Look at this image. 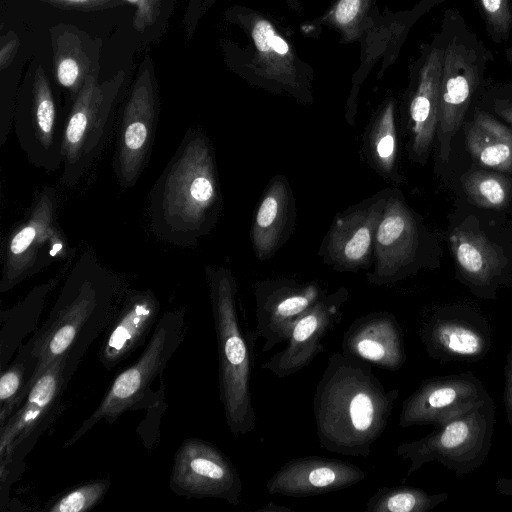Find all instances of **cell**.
Segmentation results:
<instances>
[{
  "instance_id": "1",
  "label": "cell",
  "mask_w": 512,
  "mask_h": 512,
  "mask_svg": "<svg viewBox=\"0 0 512 512\" xmlns=\"http://www.w3.org/2000/svg\"><path fill=\"white\" fill-rule=\"evenodd\" d=\"M122 278L83 252L72 266L48 317L27 341L37 360L34 382L54 361L68 360L72 374L110 325L127 293Z\"/></svg>"
},
{
  "instance_id": "2",
  "label": "cell",
  "mask_w": 512,
  "mask_h": 512,
  "mask_svg": "<svg viewBox=\"0 0 512 512\" xmlns=\"http://www.w3.org/2000/svg\"><path fill=\"white\" fill-rule=\"evenodd\" d=\"M398 396L397 389L384 387L371 364L332 353L313 398L321 447L344 456L368 457Z\"/></svg>"
},
{
  "instance_id": "3",
  "label": "cell",
  "mask_w": 512,
  "mask_h": 512,
  "mask_svg": "<svg viewBox=\"0 0 512 512\" xmlns=\"http://www.w3.org/2000/svg\"><path fill=\"white\" fill-rule=\"evenodd\" d=\"M220 207L212 146L202 131L190 129L151 189V228L167 243L193 246L213 229Z\"/></svg>"
},
{
  "instance_id": "4",
  "label": "cell",
  "mask_w": 512,
  "mask_h": 512,
  "mask_svg": "<svg viewBox=\"0 0 512 512\" xmlns=\"http://www.w3.org/2000/svg\"><path fill=\"white\" fill-rule=\"evenodd\" d=\"M223 17L242 35L241 41L219 40L224 61L232 72L267 91L312 102L313 70L270 16L236 4L228 7Z\"/></svg>"
},
{
  "instance_id": "5",
  "label": "cell",
  "mask_w": 512,
  "mask_h": 512,
  "mask_svg": "<svg viewBox=\"0 0 512 512\" xmlns=\"http://www.w3.org/2000/svg\"><path fill=\"white\" fill-rule=\"evenodd\" d=\"M437 34L442 46L437 157L447 164L454 138L485 87L493 55L457 9L444 10Z\"/></svg>"
},
{
  "instance_id": "6",
  "label": "cell",
  "mask_w": 512,
  "mask_h": 512,
  "mask_svg": "<svg viewBox=\"0 0 512 512\" xmlns=\"http://www.w3.org/2000/svg\"><path fill=\"white\" fill-rule=\"evenodd\" d=\"M205 273L218 348L220 400L229 431L243 436L254 430L255 412L250 390L251 354L239 323L237 285L226 267L205 266Z\"/></svg>"
},
{
  "instance_id": "7",
  "label": "cell",
  "mask_w": 512,
  "mask_h": 512,
  "mask_svg": "<svg viewBox=\"0 0 512 512\" xmlns=\"http://www.w3.org/2000/svg\"><path fill=\"white\" fill-rule=\"evenodd\" d=\"M450 216L447 241L457 280L475 297L496 300L512 284V227H501L460 200Z\"/></svg>"
},
{
  "instance_id": "8",
  "label": "cell",
  "mask_w": 512,
  "mask_h": 512,
  "mask_svg": "<svg viewBox=\"0 0 512 512\" xmlns=\"http://www.w3.org/2000/svg\"><path fill=\"white\" fill-rule=\"evenodd\" d=\"M74 254L58 221L57 191L45 186L3 242L0 292L12 290L50 265L70 260Z\"/></svg>"
},
{
  "instance_id": "9",
  "label": "cell",
  "mask_w": 512,
  "mask_h": 512,
  "mask_svg": "<svg viewBox=\"0 0 512 512\" xmlns=\"http://www.w3.org/2000/svg\"><path fill=\"white\" fill-rule=\"evenodd\" d=\"M126 81L124 70L90 75L66 112L61 183L75 185L99 157Z\"/></svg>"
},
{
  "instance_id": "10",
  "label": "cell",
  "mask_w": 512,
  "mask_h": 512,
  "mask_svg": "<svg viewBox=\"0 0 512 512\" xmlns=\"http://www.w3.org/2000/svg\"><path fill=\"white\" fill-rule=\"evenodd\" d=\"M184 308L165 311L135 363L120 372L112 381L95 411L81 424L65 447L80 440L99 421L113 424L123 413L144 402L150 386L160 377L170 358L185 337Z\"/></svg>"
},
{
  "instance_id": "11",
  "label": "cell",
  "mask_w": 512,
  "mask_h": 512,
  "mask_svg": "<svg viewBox=\"0 0 512 512\" xmlns=\"http://www.w3.org/2000/svg\"><path fill=\"white\" fill-rule=\"evenodd\" d=\"M375 267L367 275L370 283L385 285L415 274L421 268L440 265L442 249L421 218L401 194H389L377 227L374 243Z\"/></svg>"
},
{
  "instance_id": "12",
  "label": "cell",
  "mask_w": 512,
  "mask_h": 512,
  "mask_svg": "<svg viewBox=\"0 0 512 512\" xmlns=\"http://www.w3.org/2000/svg\"><path fill=\"white\" fill-rule=\"evenodd\" d=\"M495 416L496 408L490 396L482 405L437 426L428 435L398 445L397 455L410 461L407 476L432 461L459 476L473 472L490 452Z\"/></svg>"
},
{
  "instance_id": "13",
  "label": "cell",
  "mask_w": 512,
  "mask_h": 512,
  "mask_svg": "<svg viewBox=\"0 0 512 512\" xmlns=\"http://www.w3.org/2000/svg\"><path fill=\"white\" fill-rule=\"evenodd\" d=\"M66 115L41 64L24 80L13 113L14 133L28 162L47 173L62 167Z\"/></svg>"
},
{
  "instance_id": "14",
  "label": "cell",
  "mask_w": 512,
  "mask_h": 512,
  "mask_svg": "<svg viewBox=\"0 0 512 512\" xmlns=\"http://www.w3.org/2000/svg\"><path fill=\"white\" fill-rule=\"evenodd\" d=\"M159 111L155 66L151 56L146 55L138 65L116 134L113 168L123 188H131L136 184L148 162Z\"/></svg>"
},
{
  "instance_id": "15",
  "label": "cell",
  "mask_w": 512,
  "mask_h": 512,
  "mask_svg": "<svg viewBox=\"0 0 512 512\" xmlns=\"http://www.w3.org/2000/svg\"><path fill=\"white\" fill-rule=\"evenodd\" d=\"M66 358L54 361L34 382L21 407L0 427V475L9 480L16 461L23 457L31 439L56 416L60 399L72 378Z\"/></svg>"
},
{
  "instance_id": "16",
  "label": "cell",
  "mask_w": 512,
  "mask_h": 512,
  "mask_svg": "<svg viewBox=\"0 0 512 512\" xmlns=\"http://www.w3.org/2000/svg\"><path fill=\"white\" fill-rule=\"evenodd\" d=\"M170 489L188 498H217L240 503L243 484L230 459L215 445L198 438L184 440L174 455Z\"/></svg>"
},
{
  "instance_id": "17",
  "label": "cell",
  "mask_w": 512,
  "mask_h": 512,
  "mask_svg": "<svg viewBox=\"0 0 512 512\" xmlns=\"http://www.w3.org/2000/svg\"><path fill=\"white\" fill-rule=\"evenodd\" d=\"M489 397L471 372L428 378L404 400L399 425L437 427L482 405Z\"/></svg>"
},
{
  "instance_id": "18",
  "label": "cell",
  "mask_w": 512,
  "mask_h": 512,
  "mask_svg": "<svg viewBox=\"0 0 512 512\" xmlns=\"http://www.w3.org/2000/svg\"><path fill=\"white\" fill-rule=\"evenodd\" d=\"M442 46L438 34L420 47L411 66L407 95L409 156L421 165L427 163L436 138L439 106Z\"/></svg>"
},
{
  "instance_id": "19",
  "label": "cell",
  "mask_w": 512,
  "mask_h": 512,
  "mask_svg": "<svg viewBox=\"0 0 512 512\" xmlns=\"http://www.w3.org/2000/svg\"><path fill=\"white\" fill-rule=\"evenodd\" d=\"M421 341L430 358L442 362H476L490 351L488 321L468 306L441 307L421 329Z\"/></svg>"
},
{
  "instance_id": "20",
  "label": "cell",
  "mask_w": 512,
  "mask_h": 512,
  "mask_svg": "<svg viewBox=\"0 0 512 512\" xmlns=\"http://www.w3.org/2000/svg\"><path fill=\"white\" fill-rule=\"evenodd\" d=\"M348 291L342 287L324 294L293 326L285 348L262 364V369L285 378L308 366L323 351L322 340L342 316Z\"/></svg>"
},
{
  "instance_id": "21",
  "label": "cell",
  "mask_w": 512,
  "mask_h": 512,
  "mask_svg": "<svg viewBox=\"0 0 512 512\" xmlns=\"http://www.w3.org/2000/svg\"><path fill=\"white\" fill-rule=\"evenodd\" d=\"M256 329L264 339L262 352L287 341L296 321L323 295L317 283L281 279L260 282L254 289Z\"/></svg>"
},
{
  "instance_id": "22",
  "label": "cell",
  "mask_w": 512,
  "mask_h": 512,
  "mask_svg": "<svg viewBox=\"0 0 512 512\" xmlns=\"http://www.w3.org/2000/svg\"><path fill=\"white\" fill-rule=\"evenodd\" d=\"M388 195L371 198L335 219L324 249V259L335 269L356 271L368 265Z\"/></svg>"
},
{
  "instance_id": "23",
  "label": "cell",
  "mask_w": 512,
  "mask_h": 512,
  "mask_svg": "<svg viewBox=\"0 0 512 512\" xmlns=\"http://www.w3.org/2000/svg\"><path fill=\"white\" fill-rule=\"evenodd\" d=\"M366 477L353 463L318 456L300 457L283 464L267 481L269 494L312 497L351 487Z\"/></svg>"
},
{
  "instance_id": "24",
  "label": "cell",
  "mask_w": 512,
  "mask_h": 512,
  "mask_svg": "<svg viewBox=\"0 0 512 512\" xmlns=\"http://www.w3.org/2000/svg\"><path fill=\"white\" fill-rule=\"evenodd\" d=\"M160 309V301L151 289L127 291L99 348V360L106 370H112L145 344L159 320Z\"/></svg>"
},
{
  "instance_id": "25",
  "label": "cell",
  "mask_w": 512,
  "mask_h": 512,
  "mask_svg": "<svg viewBox=\"0 0 512 512\" xmlns=\"http://www.w3.org/2000/svg\"><path fill=\"white\" fill-rule=\"evenodd\" d=\"M446 1L419 0L409 9L388 12L383 16L375 15L373 11L360 38L361 61L353 77L352 94H357L359 84L378 61L383 64L381 72L389 67L396 60L411 28L417 21Z\"/></svg>"
},
{
  "instance_id": "26",
  "label": "cell",
  "mask_w": 512,
  "mask_h": 512,
  "mask_svg": "<svg viewBox=\"0 0 512 512\" xmlns=\"http://www.w3.org/2000/svg\"><path fill=\"white\" fill-rule=\"evenodd\" d=\"M342 353L382 369L396 371L406 361L401 327L388 312H372L355 319L345 331Z\"/></svg>"
},
{
  "instance_id": "27",
  "label": "cell",
  "mask_w": 512,
  "mask_h": 512,
  "mask_svg": "<svg viewBox=\"0 0 512 512\" xmlns=\"http://www.w3.org/2000/svg\"><path fill=\"white\" fill-rule=\"evenodd\" d=\"M53 72L69 96L70 105L90 75H99L102 41L77 26L59 23L49 28Z\"/></svg>"
},
{
  "instance_id": "28",
  "label": "cell",
  "mask_w": 512,
  "mask_h": 512,
  "mask_svg": "<svg viewBox=\"0 0 512 512\" xmlns=\"http://www.w3.org/2000/svg\"><path fill=\"white\" fill-rule=\"evenodd\" d=\"M462 128L474 164L512 174V126L474 106Z\"/></svg>"
},
{
  "instance_id": "29",
  "label": "cell",
  "mask_w": 512,
  "mask_h": 512,
  "mask_svg": "<svg viewBox=\"0 0 512 512\" xmlns=\"http://www.w3.org/2000/svg\"><path fill=\"white\" fill-rule=\"evenodd\" d=\"M291 200L286 179L273 178L258 206L251 231L253 247L260 260L271 257L281 245L291 221Z\"/></svg>"
},
{
  "instance_id": "30",
  "label": "cell",
  "mask_w": 512,
  "mask_h": 512,
  "mask_svg": "<svg viewBox=\"0 0 512 512\" xmlns=\"http://www.w3.org/2000/svg\"><path fill=\"white\" fill-rule=\"evenodd\" d=\"M60 276L36 285L13 307L1 311L0 314V369L3 370L10 362L22 342L35 330L45 306L46 299L58 285Z\"/></svg>"
},
{
  "instance_id": "31",
  "label": "cell",
  "mask_w": 512,
  "mask_h": 512,
  "mask_svg": "<svg viewBox=\"0 0 512 512\" xmlns=\"http://www.w3.org/2000/svg\"><path fill=\"white\" fill-rule=\"evenodd\" d=\"M457 188L461 200L474 208L493 213L512 209V174L472 164L460 174Z\"/></svg>"
},
{
  "instance_id": "32",
  "label": "cell",
  "mask_w": 512,
  "mask_h": 512,
  "mask_svg": "<svg viewBox=\"0 0 512 512\" xmlns=\"http://www.w3.org/2000/svg\"><path fill=\"white\" fill-rule=\"evenodd\" d=\"M37 360L28 342L17 351L16 357L0 376V427L21 407L34 384Z\"/></svg>"
},
{
  "instance_id": "33",
  "label": "cell",
  "mask_w": 512,
  "mask_h": 512,
  "mask_svg": "<svg viewBox=\"0 0 512 512\" xmlns=\"http://www.w3.org/2000/svg\"><path fill=\"white\" fill-rule=\"evenodd\" d=\"M395 100L388 98L378 110L369 135V150L373 165L385 177L395 179L397 131Z\"/></svg>"
},
{
  "instance_id": "34",
  "label": "cell",
  "mask_w": 512,
  "mask_h": 512,
  "mask_svg": "<svg viewBox=\"0 0 512 512\" xmlns=\"http://www.w3.org/2000/svg\"><path fill=\"white\" fill-rule=\"evenodd\" d=\"M373 2L374 0H334L321 17L304 26H328L340 34L341 42L358 41L373 12Z\"/></svg>"
},
{
  "instance_id": "35",
  "label": "cell",
  "mask_w": 512,
  "mask_h": 512,
  "mask_svg": "<svg viewBox=\"0 0 512 512\" xmlns=\"http://www.w3.org/2000/svg\"><path fill=\"white\" fill-rule=\"evenodd\" d=\"M448 497V493L429 494L412 486L383 487L368 499L365 511L427 512Z\"/></svg>"
},
{
  "instance_id": "36",
  "label": "cell",
  "mask_w": 512,
  "mask_h": 512,
  "mask_svg": "<svg viewBox=\"0 0 512 512\" xmlns=\"http://www.w3.org/2000/svg\"><path fill=\"white\" fill-rule=\"evenodd\" d=\"M134 6L132 26L144 43L159 42L173 15L177 0H124Z\"/></svg>"
},
{
  "instance_id": "37",
  "label": "cell",
  "mask_w": 512,
  "mask_h": 512,
  "mask_svg": "<svg viewBox=\"0 0 512 512\" xmlns=\"http://www.w3.org/2000/svg\"><path fill=\"white\" fill-rule=\"evenodd\" d=\"M111 485L109 478L89 481L63 492L44 507L47 512H86L105 497Z\"/></svg>"
},
{
  "instance_id": "38",
  "label": "cell",
  "mask_w": 512,
  "mask_h": 512,
  "mask_svg": "<svg viewBox=\"0 0 512 512\" xmlns=\"http://www.w3.org/2000/svg\"><path fill=\"white\" fill-rule=\"evenodd\" d=\"M485 29L495 44H503L512 36L511 0H473Z\"/></svg>"
},
{
  "instance_id": "39",
  "label": "cell",
  "mask_w": 512,
  "mask_h": 512,
  "mask_svg": "<svg viewBox=\"0 0 512 512\" xmlns=\"http://www.w3.org/2000/svg\"><path fill=\"white\" fill-rule=\"evenodd\" d=\"M475 106L512 126V82L485 86Z\"/></svg>"
},
{
  "instance_id": "40",
  "label": "cell",
  "mask_w": 512,
  "mask_h": 512,
  "mask_svg": "<svg viewBox=\"0 0 512 512\" xmlns=\"http://www.w3.org/2000/svg\"><path fill=\"white\" fill-rule=\"evenodd\" d=\"M217 1L218 0H187L181 21L187 41H190L194 37L200 22Z\"/></svg>"
},
{
  "instance_id": "41",
  "label": "cell",
  "mask_w": 512,
  "mask_h": 512,
  "mask_svg": "<svg viewBox=\"0 0 512 512\" xmlns=\"http://www.w3.org/2000/svg\"><path fill=\"white\" fill-rule=\"evenodd\" d=\"M63 10L100 11L124 5V0H38Z\"/></svg>"
},
{
  "instance_id": "42",
  "label": "cell",
  "mask_w": 512,
  "mask_h": 512,
  "mask_svg": "<svg viewBox=\"0 0 512 512\" xmlns=\"http://www.w3.org/2000/svg\"><path fill=\"white\" fill-rule=\"evenodd\" d=\"M20 47L16 32L9 30L0 37V70L4 71L14 61Z\"/></svg>"
},
{
  "instance_id": "43",
  "label": "cell",
  "mask_w": 512,
  "mask_h": 512,
  "mask_svg": "<svg viewBox=\"0 0 512 512\" xmlns=\"http://www.w3.org/2000/svg\"><path fill=\"white\" fill-rule=\"evenodd\" d=\"M505 385L503 392V404L507 415V420L512 431V344L506 356L504 367Z\"/></svg>"
},
{
  "instance_id": "44",
  "label": "cell",
  "mask_w": 512,
  "mask_h": 512,
  "mask_svg": "<svg viewBox=\"0 0 512 512\" xmlns=\"http://www.w3.org/2000/svg\"><path fill=\"white\" fill-rule=\"evenodd\" d=\"M496 489L503 495L512 498V476L509 478H498Z\"/></svg>"
},
{
  "instance_id": "45",
  "label": "cell",
  "mask_w": 512,
  "mask_h": 512,
  "mask_svg": "<svg viewBox=\"0 0 512 512\" xmlns=\"http://www.w3.org/2000/svg\"><path fill=\"white\" fill-rule=\"evenodd\" d=\"M285 2L292 9H300V0H285Z\"/></svg>"
},
{
  "instance_id": "46",
  "label": "cell",
  "mask_w": 512,
  "mask_h": 512,
  "mask_svg": "<svg viewBox=\"0 0 512 512\" xmlns=\"http://www.w3.org/2000/svg\"><path fill=\"white\" fill-rule=\"evenodd\" d=\"M509 213L512 215V209H511V211Z\"/></svg>"
}]
</instances>
